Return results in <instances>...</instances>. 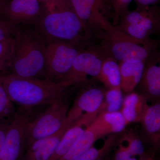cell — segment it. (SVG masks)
<instances>
[{
  "mask_svg": "<svg viewBox=\"0 0 160 160\" xmlns=\"http://www.w3.org/2000/svg\"><path fill=\"white\" fill-rule=\"evenodd\" d=\"M46 8L37 24L41 34L48 42L58 40L78 46L91 38L92 35L68 0H57Z\"/></svg>",
  "mask_w": 160,
  "mask_h": 160,
  "instance_id": "obj_1",
  "label": "cell"
},
{
  "mask_svg": "<svg viewBox=\"0 0 160 160\" xmlns=\"http://www.w3.org/2000/svg\"><path fill=\"white\" fill-rule=\"evenodd\" d=\"M2 81L9 99L13 104L29 109L49 106L66 95V87L48 78L17 77L2 75Z\"/></svg>",
  "mask_w": 160,
  "mask_h": 160,
  "instance_id": "obj_2",
  "label": "cell"
},
{
  "mask_svg": "<svg viewBox=\"0 0 160 160\" xmlns=\"http://www.w3.org/2000/svg\"><path fill=\"white\" fill-rule=\"evenodd\" d=\"M9 74L22 78H46L45 52L46 44L42 35L19 29Z\"/></svg>",
  "mask_w": 160,
  "mask_h": 160,
  "instance_id": "obj_3",
  "label": "cell"
},
{
  "mask_svg": "<svg viewBox=\"0 0 160 160\" xmlns=\"http://www.w3.org/2000/svg\"><path fill=\"white\" fill-rule=\"evenodd\" d=\"M156 46L155 42L151 39H136L115 28L103 38L98 47L106 57H111L120 62H134L146 61Z\"/></svg>",
  "mask_w": 160,
  "mask_h": 160,
  "instance_id": "obj_4",
  "label": "cell"
},
{
  "mask_svg": "<svg viewBox=\"0 0 160 160\" xmlns=\"http://www.w3.org/2000/svg\"><path fill=\"white\" fill-rule=\"evenodd\" d=\"M69 105V100L66 95L47 106L37 117L32 118L26 130L25 149L35 141L58 131L65 124Z\"/></svg>",
  "mask_w": 160,
  "mask_h": 160,
  "instance_id": "obj_5",
  "label": "cell"
},
{
  "mask_svg": "<svg viewBox=\"0 0 160 160\" xmlns=\"http://www.w3.org/2000/svg\"><path fill=\"white\" fill-rule=\"evenodd\" d=\"M116 29L136 39L148 41L149 36L160 29V9L156 6L137 7L121 17Z\"/></svg>",
  "mask_w": 160,
  "mask_h": 160,
  "instance_id": "obj_6",
  "label": "cell"
},
{
  "mask_svg": "<svg viewBox=\"0 0 160 160\" xmlns=\"http://www.w3.org/2000/svg\"><path fill=\"white\" fill-rule=\"evenodd\" d=\"M80 19L92 35L102 39L114 31L115 27L110 23L112 17L111 8L102 0H68Z\"/></svg>",
  "mask_w": 160,
  "mask_h": 160,
  "instance_id": "obj_7",
  "label": "cell"
},
{
  "mask_svg": "<svg viewBox=\"0 0 160 160\" xmlns=\"http://www.w3.org/2000/svg\"><path fill=\"white\" fill-rule=\"evenodd\" d=\"M82 50L78 46L64 41L48 42L45 52L46 78L57 82L62 81Z\"/></svg>",
  "mask_w": 160,
  "mask_h": 160,
  "instance_id": "obj_8",
  "label": "cell"
},
{
  "mask_svg": "<svg viewBox=\"0 0 160 160\" xmlns=\"http://www.w3.org/2000/svg\"><path fill=\"white\" fill-rule=\"evenodd\" d=\"M105 57L98 47L82 50L75 59L70 70L60 82L67 87L87 85L97 79Z\"/></svg>",
  "mask_w": 160,
  "mask_h": 160,
  "instance_id": "obj_9",
  "label": "cell"
},
{
  "mask_svg": "<svg viewBox=\"0 0 160 160\" xmlns=\"http://www.w3.org/2000/svg\"><path fill=\"white\" fill-rule=\"evenodd\" d=\"M28 109L17 111L10 120L1 160H18L21 157L25 149L27 126L32 118Z\"/></svg>",
  "mask_w": 160,
  "mask_h": 160,
  "instance_id": "obj_10",
  "label": "cell"
},
{
  "mask_svg": "<svg viewBox=\"0 0 160 160\" xmlns=\"http://www.w3.org/2000/svg\"><path fill=\"white\" fill-rule=\"evenodd\" d=\"M46 8L39 0H9L1 6V16L17 25L38 23Z\"/></svg>",
  "mask_w": 160,
  "mask_h": 160,
  "instance_id": "obj_11",
  "label": "cell"
},
{
  "mask_svg": "<svg viewBox=\"0 0 160 160\" xmlns=\"http://www.w3.org/2000/svg\"><path fill=\"white\" fill-rule=\"evenodd\" d=\"M105 92L98 87H89L80 92L69 108L65 124L71 126L84 117L97 116Z\"/></svg>",
  "mask_w": 160,
  "mask_h": 160,
  "instance_id": "obj_12",
  "label": "cell"
},
{
  "mask_svg": "<svg viewBox=\"0 0 160 160\" xmlns=\"http://www.w3.org/2000/svg\"><path fill=\"white\" fill-rule=\"evenodd\" d=\"M159 53L153 50L146 60L138 85L143 96L158 99L160 96Z\"/></svg>",
  "mask_w": 160,
  "mask_h": 160,
  "instance_id": "obj_13",
  "label": "cell"
},
{
  "mask_svg": "<svg viewBox=\"0 0 160 160\" xmlns=\"http://www.w3.org/2000/svg\"><path fill=\"white\" fill-rule=\"evenodd\" d=\"M70 126L64 124L56 133L37 140L26 148L23 160H49Z\"/></svg>",
  "mask_w": 160,
  "mask_h": 160,
  "instance_id": "obj_14",
  "label": "cell"
},
{
  "mask_svg": "<svg viewBox=\"0 0 160 160\" xmlns=\"http://www.w3.org/2000/svg\"><path fill=\"white\" fill-rule=\"evenodd\" d=\"M127 124L120 111L103 112L97 115L89 128L98 139L106 135L122 131Z\"/></svg>",
  "mask_w": 160,
  "mask_h": 160,
  "instance_id": "obj_15",
  "label": "cell"
},
{
  "mask_svg": "<svg viewBox=\"0 0 160 160\" xmlns=\"http://www.w3.org/2000/svg\"><path fill=\"white\" fill-rule=\"evenodd\" d=\"M96 116L84 117L69 126L49 160H58L67 152L90 126Z\"/></svg>",
  "mask_w": 160,
  "mask_h": 160,
  "instance_id": "obj_16",
  "label": "cell"
},
{
  "mask_svg": "<svg viewBox=\"0 0 160 160\" xmlns=\"http://www.w3.org/2000/svg\"><path fill=\"white\" fill-rule=\"evenodd\" d=\"M149 106L146 98L135 92L128 93L124 98L121 112L127 124L142 122Z\"/></svg>",
  "mask_w": 160,
  "mask_h": 160,
  "instance_id": "obj_17",
  "label": "cell"
},
{
  "mask_svg": "<svg viewBox=\"0 0 160 160\" xmlns=\"http://www.w3.org/2000/svg\"><path fill=\"white\" fill-rule=\"evenodd\" d=\"M146 62H120V87L122 91L126 93H130L138 85Z\"/></svg>",
  "mask_w": 160,
  "mask_h": 160,
  "instance_id": "obj_18",
  "label": "cell"
},
{
  "mask_svg": "<svg viewBox=\"0 0 160 160\" xmlns=\"http://www.w3.org/2000/svg\"><path fill=\"white\" fill-rule=\"evenodd\" d=\"M152 144L158 148L160 141V104L156 103L147 109L142 122Z\"/></svg>",
  "mask_w": 160,
  "mask_h": 160,
  "instance_id": "obj_19",
  "label": "cell"
},
{
  "mask_svg": "<svg viewBox=\"0 0 160 160\" xmlns=\"http://www.w3.org/2000/svg\"><path fill=\"white\" fill-rule=\"evenodd\" d=\"M97 79L108 89L121 88L119 66L116 60L111 57L106 56Z\"/></svg>",
  "mask_w": 160,
  "mask_h": 160,
  "instance_id": "obj_20",
  "label": "cell"
},
{
  "mask_svg": "<svg viewBox=\"0 0 160 160\" xmlns=\"http://www.w3.org/2000/svg\"><path fill=\"white\" fill-rule=\"evenodd\" d=\"M98 139L93 131L88 127L69 151L58 160L76 159L93 146L95 142Z\"/></svg>",
  "mask_w": 160,
  "mask_h": 160,
  "instance_id": "obj_21",
  "label": "cell"
},
{
  "mask_svg": "<svg viewBox=\"0 0 160 160\" xmlns=\"http://www.w3.org/2000/svg\"><path fill=\"white\" fill-rule=\"evenodd\" d=\"M124 100L121 88L108 89L105 92L104 99L98 112V114L103 112L119 111Z\"/></svg>",
  "mask_w": 160,
  "mask_h": 160,
  "instance_id": "obj_22",
  "label": "cell"
},
{
  "mask_svg": "<svg viewBox=\"0 0 160 160\" xmlns=\"http://www.w3.org/2000/svg\"><path fill=\"white\" fill-rule=\"evenodd\" d=\"M15 43V37L0 41V75L9 74Z\"/></svg>",
  "mask_w": 160,
  "mask_h": 160,
  "instance_id": "obj_23",
  "label": "cell"
},
{
  "mask_svg": "<svg viewBox=\"0 0 160 160\" xmlns=\"http://www.w3.org/2000/svg\"><path fill=\"white\" fill-rule=\"evenodd\" d=\"M117 138L115 136H110L106 140L102 148L97 149L92 146L86 152L74 160H100L111 151L115 145Z\"/></svg>",
  "mask_w": 160,
  "mask_h": 160,
  "instance_id": "obj_24",
  "label": "cell"
},
{
  "mask_svg": "<svg viewBox=\"0 0 160 160\" xmlns=\"http://www.w3.org/2000/svg\"><path fill=\"white\" fill-rule=\"evenodd\" d=\"M16 112L14 104L7 95L0 75V120L11 118Z\"/></svg>",
  "mask_w": 160,
  "mask_h": 160,
  "instance_id": "obj_25",
  "label": "cell"
},
{
  "mask_svg": "<svg viewBox=\"0 0 160 160\" xmlns=\"http://www.w3.org/2000/svg\"><path fill=\"white\" fill-rule=\"evenodd\" d=\"M122 140L126 142V147L133 157L138 156L141 158L146 154L142 141L133 133L129 132L124 135Z\"/></svg>",
  "mask_w": 160,
  "mask_h": 160,
  "instance_id": "obj_26",
  "label": "cell"
},
{
  "mask_svg": "<svg viewBox=\"0 0 160 160\" xmlns=\"http://www.w3.org/2000/svg\"><path fill=\"white\" fill-rule=\"evenodd\" d=\"M112 12V25H118L121 17L128 11L130 3L133 0H111Z\"/></svg>",
  "mask_w": 160,
  "mask_h": 160,
  "instance_id": "obj_27",
  "label": "cell"
},
{
  "mask_svg": "<svg viewBox=\"0 0 160 160\" xmlns=\"http://www.w3.org/2000/svg\"><path fill=\"white\" fill-rule=\"evenodd\" d=\"M18 29V25L6 18H0V41L14 37Z\"/></svg>",
  "mask_w": 160,
  "mask_h": 160,
  "instance_id": "obj_28",
  "label": "cell"
},
{
  "mask_svg": "<svg viewBox=\"0 0 160 160\" xmlns=\"http://www.w3.org/2000/svg\"><path fill=\"white\" fill-rule=\"evenodd\" d=\"M129 152L126 146L121 143L114 154V160H139Z\"/></svg>",
  "mask_w": 160,
  "mask_h": 160,
  "instance_id": "obj_29",
  "label": "cell"
},
{
  "mask_svg": "<svg viewBox=\"0 0 160 160\" xmlns=\"http://www.w3.org/2000/svg\"><path fill=\"white\" fill-rule=\"evenodd\" d=\"M11 118L0 120V160L2 152L6 132Z\"/></svg>",
  "mask_w": 160,
  "mask_h": 160,
  "instance_id": "obj_30",
  "label": "cell"
},
{
  "mask_svg": "<svg viewBox=\"0 0 160 160\" xmlns=\"http://www.w3.org/2000/svg\"><path fill=\"white\" fill-rule=\"evenodd\" d=\"M136 3L137 7H146L151 6H155L159 2L160 0H134Z\"/></svg>",
  "mask_w": 160,
  "mask_h": 160,
  "instance_id": "obj_31",
  "label": "cell"
},
{
  "mask_svg": "<svg viewBox=\"0 0 160 160\" xmlns=\"http://www.w3.org/2000/svg\"><path fill=\"white\" fill-rule=\"evenodd\" d=\"M39 1L44 4L46 7H48L51 6L57 0H39Z\"/></svg>",
  "mask_w": 160,
  "mask_h": 160,
  "instance_id": "obj_32",
  "label": "cell"
},
{
  "mask_svg": "<svg viewBox=\"0 0 160 160\" xmlns=\"http://www.w3.org/2000/svg\"><path fill=\"white\" fill-rule=\"evenodd\" d=\"M153 156H154L153 154L152 155L146 154L142 157L140 158L139 160H153Z\"/></svg>",
  "mask_w": 160,
  "mask_h": 160,
  "instance_id": "obj_33",
  "label": "cell"
},
{
  "mask_svg": "<svg viewBox=\"0 0 160 160\" xmlns=\"http://www.w3.org/2000/svg\"><path fill=\"white\" fill-rule=\"evenodd\" d=\"M102 1L107 5V6H109V8H111L112 9V7H111V0H102Z\"/></svg>",
  "mask_w": 160,
  "mask_h": 160,
  "instance_id": "obj_34",
  "label": "cell"
},
{
  "mask_svg": "<svg viewBox=\"0 0 160 160\" xmlns=\"http://www.w3.org/2000/svg\"><path fill=\"white\" fill-rule=\"evenodd\" d=\"M6 0H0V5L2 6V5L4 3L6 2Z\"/></svg>",
  "mask_w": 160,
  "mask_h": 160,
  "instance_id": "obj_35",
  "label": "cell"
},
{
  "mask_svg": "<svg viewBox=\"0 0 160 160\" xmlns=\"http://www.w3.org/2000/svg\"><path fill=\"white\" fill-rule=\"evenodd\" d=\"M1 5H0V16H1Z\"/></svg>",
  "mask_w": 160,
  "mask_h": 160,
  "instance_id": "obj_36",
  "label": "cell"
}]
</instances>
